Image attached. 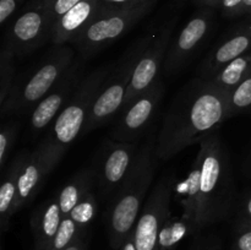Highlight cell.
I'll return each instance as SVG.
<instances>
[{"label":"cell","instance_id":"obj_1","mask_svg":"<svg viewBox=\"0 0 251 250\" xmlns=\"http://www.w3.org/2000/svg\"><path fill=\"white\" fill-rule=\"evenodd\" d=\"M227 91L210 80L193 78L176 95L156 142L159 159H169L217 131L229 117Z\"/></svg>","mask_w":251,"mask_h":250},{"label":"cell","instance_id":"obj_2","mask_svg":"<svg viewBox=\"0 0 251 250\" xmlns=\"http://www.w3.org/2000/svg\"><path fill=\"white\" fill-rule=\"evenodd\" d=\"M195 161L199 166V203L195 218L199 232L229 213L234 181L229 154L216 132L201 140Z\"/></svg>","mask_w":251,"mask_h":250},{"label":"cell","instance_id":"obj_3","mask_svg":"<svg viewBox=\"0 0 251 250\" xmlns=\"http://www.w3.org/2000/svg\"><path fill=\"white\" fill-rule=\"evenodd\" d=\"M154 135L137 150L131 169L115 193L108 211V233L110 245L120 249L134 232L144 199L153 181L158 156Z\"/></svg>","mask_w":251,"mask_h":250},{"label":"cell","instance_id":"obj_4","mask_svg":"<svg viewBox=\"0 0 251 250\" xmlns=\"http://www.w3.org/2000/svg\"><path fill=\"white\" fill-rule=\"evenodd\" d=\"M74 60L75 53L69 44H53L33 70L15 80L11 93L0 107V114L6 117L31 112L60 81Z\"/></svg>","mask_w":251,"mask_h":250},{"label":"cell","instance_id":"obj_5","mask_svg":"<svg viewBox=\"0 0 251 250\" xmlns=\"http://www.w3.org/2000/svg\"><path fill=\"white\" fill-rule=\"evenodd\" d=\"M109 76L110 68L103 66L82 78L77 90L51 124V132L47 137L54 146L66 152L69 146L82 132L91 108Z\"/></svg>","mask_w":251,"mask_h":250},{"label":"cell","instance_id":"obj_6","mask_svg":"<svg viewBox=\"0 0 251 250\" xmlns=\"http://www.w3.org/2000/svg\"><path fill=\"white\" fill-rule=\"evenodd\" d=\"M152 39H153L152 34H147V36L142 37L127 51L117 73L114 75L110 74L109 78L104 83L100 95L96 98L92 108H91V112L88 114V118L86 120V124L81 134H88L92 130L102 126L115 113L122 110L125 98H126L135 66H136L139 59L141 58L142 53L146 50L149 44L151 43Z\"/></svg>","mask_w":251,"mask_h":250},{"label":"cell","instance_id":"obj_7","mask_svg":"<svg viewBox=\"0 0 251 250\" xmlns=\"http://www.w3.org/2000/svg\"><path fill=\"white\" fill-rule=\"evenodd\" d=\"M156 0H146L139 5L122 10H100L93 21L73 42L82 58H88L126 33L151 10Z\"/></svg>","mask_w":251,"mask_h":250},{"label":"cell","instance_id":"obj_8","mask_svg":"<svg viewBox=\"0 0 251 250\" xmlns=\"http://www.w3.org/2000/svg\"><path fill=\"white\" fill-rule=\"evenodd\" d=\"M64 154L65 151L54 146L48 137H46L33 151L27 153L20 174L14 213L28 205L36 198L46 179Z\"/></svg>","mask_w":251,"mask_h":250},{"label":"cell","instance_id":"obj_9","mask_svg":"<svg viewBox=\"0 0 251 250\" xmlns=\"http://www.w3.org/2000/svg\"><path fill=\"white\" fill-rule=\"evenodd\" d=\"M173 180L163 176L152 189L134 229L136 250H158V237L163 223L171 217Z\"/></svg>","mask_w":251,"mask_h":250},{"label":"cell","instance_id":"obj_10","mask_svg":"<svg viewBox=\"0 0 251 250\" xmlns=\"http://www.w3.org/2000/svg\"><path fill=\"white\" fill-rule=\"evenodd\" d=\"M137 150L134 142H122L110 139L100 147L96 157V185L103 199L118 191L131 169Z\"/></svg>","mask_w":251,"mask_h":250},{"label":"cell","instance_id":"obj_11","mask_svg":"<svg viewBox=\"0 0 251 250\" xmlns=\"http://www.w3.org/2000/svg\"><path fill=\"white\" fill-rule=\"evenodd\" d=\"M48 39H51V22L44 9L43 0H37L12 22L6 43L16 56H24L43 46Z\"/></svg>","mask_w":251,"mask_h":250},{"label":"cell","instance_id":"obj_12","mask_svg":"<svg viewBox=\"0 0 251 250\" xmlns=\"http://www.w3.org/2000/svg\"><path fill=\"white\" fill-rule=\"evenodd\" d=\"M164 93V85L156 81L151 87L140 93L127 107L122 109L110 132V139L122 142H134L151 123Z\"/></svg>","mask_w":251,"mask_h":250},{"label":"cell","instance_id":"obj_13","mask_svg":"<svg viewBox=\"0 0 251 250\" xmlns=\"http://www.w3.org/2000/svg\"><path fill=\"white\" fill-rule=\"evenodd\" d=\"M176 21L178 20L174 17L171 21L167 22L159 29L158 34L152 39L146 50L142 53L141 58L139 59L136 66H135L126 98H125L124 105H123L122 109L127 107L140 93L151 87L157 81L156 77L158 75V71L161 69L162 64L164 63L167 50L171 46L172 34H173L174 28H176Z\"/></svg>","mask_w":251,"mask_h":250},{"label":"cell","instance_id":"obj_14","mask_svg":"<svg viewBox=\"0 0 251 250\" xmlns=\"http://www.w3.org/2000/svg\"><path fill=\"white\" fill-rule=\"evenodd\" d=\"M212 24L213 11L210 7L200 10L186 22L167 51L163 63L166 73L174 74L184 68L210 33Z\"/></svg>","mask_w":251,"mask_h":250},{"label":"cell","instance_id":"obj_15","mask_svg":"<svg viewBox=\"0 0 251 250\" xmlns=\"http://www.w3.org/2000/svg\"><path fill=\"white\" fill-rule=\"evenodd\" d=\"M83 64L81 60L75 59L70 68L64 73L63 77L51 88L50 92L31 110V127L34 131H41L54 122L59 113L61 112L71 96L77 90L82 81Z\"/></svg>","mask_w":251,"mask_h":250},{"label":"cell","instance_id":"obj_16","mask_svg":"<svg viewBox=\"0 0 251 250\" xmlns=\"http://www.w3.org/2000/svg\"><path fill=\"white\" fill-rule=\"evenodd\" d=\"M251 48V24L233 29L216 48L210 51L201 65L200 77L210 80L223 66L248 53Z\"/></svg>","mask_w":251,"mask_h":250},{"label":"cell","instance_id":"obj_17","mask_svg":"<svg viewBox=\"0 0 251 250\" xmlns=\"http://www.w3.org/2000/svg\"><path fill=\"white\" fill-rule=\"evenodd\" d=\"M100 10V0H82L51 25V43L73 44Z\"/></svg>","mask_w":251,"mask_h":250},{"label":"cell","instance_id":"obj_18","mask_svg":"<svg viewBox=\"0 0 251 250\" xmlns=\"http://www.w3.org/2000/svg\"><path fill=\"white\" fill-rule=\"evenodd\" d=\"M63 212L56 196L37 208L31 220L36 250H47L63 221Z\"/></svg>","mask_w":251,"mask_h":250},{"label":"cell","instance_id":"obj_19","mask_svg":"<svg viewBox=\"0 0 251 250\" xmlns=\"http://www.w3.org/2000/svg\"><path fill=\"white\" fill-rule=\"evenodd\" d=\"M27 153L28 152L24 151L15 157L7 168L0 188V228L2 232L7 230V228L10 227V220L15 215L14 203L16 200L20 174L26 161Z\"/></svg>","mask_w":251,"mask_h":250},{"label":"cell","instance_id":"obj_20","mask_svg":"<svg viewBox=\"0 0 251 250\" xmlns=\"http://www.w3.org/2000/svg\"><path fill=\"white\" fill-rule=\"evenodd\" d=\"M96 185L95 169L85 168L82 171L74 174L65 185L60 189L56 199L60 205L63 216L70 215L73 208L82 200L83 196L91 191V189Z\"/></svg>","mask_w":251,"mask_h":250},{"label":"cell","instance_id":"obj_21","mask_svg":"<svg viewBox=\"0 0 251 250\" xmlns=\"http://www.w3.org/2000/svg\"><path fill=\"white\" fill-rule=\"evenodd\" d=\"M251 73V53H247L242 56L228 63L223 66L210 81L228 93L239 85Z\"/></svg>","mask_w":251,"mask_h":250},{"label":"cell","instance_id":"obj_22","mask_svg":"<svg viewBox=\"0 0 251 250\" xmlns=\"http://www.w3.org/2000/svg\"><path fill=\"white\" fill-rule=\"evenodd\" d=\"M194 222L183 213L179 217H169L163 223L158 237V250H171L189 234L196 233Z\"/></svg>","mask_w":251,"mask_h":250},{"label":"cell","instance_id":"obj_23","mask_svg":"<svg viewBox=\"0 0 251 250\" xmlns=\"http://www.w3.org/2000/svg\"><path fill=\"white\" fill-rule=\"evenodd\" d=\"M15 58L11 47L5 43L0 54V107L6 102L15 83Z\"/></svg>","mask_w":251,"mask_h":250},{"label":"cell","instance_id":"obj_24","mask_svg":"<svg viewBox=\"0 0 251 250\" xmlns=\"http://www.w3.org/2000/svg\"><path fill=\"white\" fill-rule=\"evenodd\" d=\"M229 117L239 114L251 108V73L228 95Z\"/></svg>","mask_w":251,"mask_h":250},{"label":"cell","instance_id":"obj_25","mask_svg":"<svg viewBox=\"0 0 251 250\" xmlns=\"http://www.w3.org/2000/svg\"><path fill=\"white\" fill-rule=\"evenodd\" d=\"M98 211V202L95 194L90 191L82 198V200L73 208L70 212V217L77 223L80 228H86L92 220L95 218L96 213Z\"/></svg>","mask_w":251,"mask_h":250},{"label":"cell","instance_id":"obj_26","mask_svg":"<svg viewBox=\"0 0 251 250\" xmlns=\"http://www.w3.org/2000/svg\"><path fill=\"white\" fill-rule=\"evenodd\" d=\"M80 229L81 228L78 227L77 223L70 216L63 217L60 227H59L58 232L54 235L53 240H51L47 250H65L71 244V242L75 239Z\"/></svg>","mask_w":251,"mask_h":250},{"label":"cell","instance_id":"obj_27","mask_svg":"<svg viewBox=\"0 0 251 250\" xmlns=\"http://www.w3.org/2000/svg\"><path fill=\"white\" fill-rule=\"evenodd\" d=\"M19 127L20 125L17 122H10L1 127L0 131V167L1 168H4L6 164L10 151L16 141Z\"/></svg>","mask_w":251,"mask_h":250},{"label":"cell","instance_id":"obj_28","mask_svg":"<svg viewBox=\"0 0 251 250\" xmlns=\"http://www.w3.org/2000/svg\"><path fill=\"white\" fill-rule=\"evenodd\" d=\"M80 1L82 0H43V4L47 15L53 25L54 21L65 15L69 10L73 9Z\"/></svg>","mask_w":251,"mask_h":250},{"label":"cell","instance_id":"obj_29","mask_svg":"<svg viewBox=\"0 0 251 250\" xmlns=\"http://www.w3.org/2000/svg\"><path fill=\"white\" fill-rule=\"evenodd\" d=\"M233 250H251V225H240L233 243Z\"/></svg>","mask_w":251,"mask_h":250},{"label":"cell","instance_id":"obj_30","mask_svg":"<svg viewBox=\"0 0 251 250\" xmlns=\"http://www.w3.org/2000/svg\"><path fill=\"white\" fill-rule=\"evenodd\" d=\"M146 0H100V10L109 11V10H122L139 5Z\"/></svg>","mask_w":251,"mask_h":250},{"label":"cell","instance_id":"obj_31","mask_svg":"<svg viewBox=\"0 0 251 250\" xmlns=\"http://www.w3.org/2000/svg\"><path fill=\"white\" fill-rule=\"evenodd\" d=\"M243 2H244V0H221L220 7L225 16L237 17L239 16Z\"/></svg>","mask_w":251,"mask_h":250},{"label":"cell","instance_id":"obj_32","mask_svg":"<svg viewBox=\"0 0 251 250\" xmlns=\"http://www.w3.org/2000/svg\"><path fill=\"white\" fill-rule=\"evenodd\" d=\"M20 0H0V24L5 25L16 11Z\"/></svg>","mask_w":251,"mask_h":250},{"label":"cell","instance_id":"obj_33","mask_svg":"<svg viewBox=\"0 0 251 250\" xmlns=\"http://www.w3.org/2000/svg\"><path fill=\"white\" fill-rule=\"evenodd\" d=\"M240 225H251V195L243 202L240 212Z\"/></svg>","mask_w":251,"mask_h":250},{"label":"cell","instance_id":"obj_34","mask_svg":"<svg viewBox=\"0 0 251 250\" xmlns=\"http://www.w3.org/2000/svg\"><path fill=\"white\" fill-rule=\"evenodd\" d=\"M85 228H81L80 232L75 237V239L71 242V244L66 248L65 250H85L86 248V240H85Z\"/></svg>","mask_w":251,"mask_h":250},{"label":"cell","instance_id":"obj_35","mask_svg":"<svg viewBox=\"0 0 251 250\" xmlns=\"http://www.w3.org/2000/svg\"><path fill=\"white\" fill-rule=\"evenodd\" d=\"M120 250H136V247H135V240H134V232L126 238V240L124 242L123 247L120 248Z\"/></svg>","mask_w":251,"mask_h":250},{"label":"cell","instance_id":"obj_36","mask_svg":"<svg viewBox=\"0 0 251 250\" xmlns=\"http://www.w3.org/2000/svg\"><path fill=\"white\" fill-rule=\"evenodd\" d=\"M195 2L205 7H215L220 6L221 0H195Z\"/></svg>","mask_w":251,"mask_h":250},{"label":"cell","instance_id":"obj_37","mask_svg":"<svg viewBox=\"0 0 251 250\" xmlns=\"http://www.w3.org/2000/svg\"><path fill=\"white\" fill-rule=\"evenodd\" d=\"M242 15H251V0H244L239 16H242Z\"/></svg>","mask_w":251,"mask_h":250},{"label":"cell","instance_id":"obj_38","mask_svg":"<svg viewBox=\"0 0 251 250\" xmlns=\"http://www.w3.org/2000/svg\"><path fill=\"white\" fill-rule=\"evenodd\" d=\"M203 250H217V249H216V248H213V247H207V248H205Z\"/></svg>","mask_w":251,"mask_h":250}]
</instances>
